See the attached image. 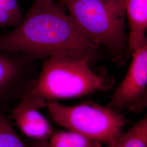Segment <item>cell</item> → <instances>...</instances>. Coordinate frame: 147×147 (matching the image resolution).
I'll list each match as a JSON object with an SVG mask.
<instances>
[{"label": "cell", "mask_w": 147, "mask_h": 147, "mask_svg": "<svg viewBox=\"0 0 147 147\" xmlns=\"http://www.w3.org/2000/svg\"><path fill=\"white\" fill-rule=\"evenodd\" d=\"M40 110L36 103L24 98L13 108L11 119L28 138L49 140L55 131Z\"/></svg>", "instance_id": "cell-7"}, {"label": "cell", "mask_w": 147, "mask_h": 147, "mask_svg": "<svg viewBox=\"0 0 147 147\" xmlns=\"http://www.w3.org/2000/svg\"><path fill=\"white\" fill-rule=\"evenodd\" d=\"M129 68L107 107L117 112H141L147 106V44L131 54Z\"/></svg>", "instance_id": "cell-6"}, {"label": "cell", "mask_w": 147, "mask_h": 147, "mask_svg": "<svg viewBox=\"0 0 147 147\" xmlns=\"http://www.w3.org/2000/svg\"><path fill=\"white\" fill-rule=\"evenodd\" d=\"M48 141L47 140H34L28 138L25 143L29 147H49Z\"/></svg>", "instance_id": "cell-13"}, {"label": "cell", "mask_w": 147, "mask_h": 147, "mask_svg": "<svg viewBox=\"0 0 147 147\" xmlns=\"http://www.w3.org/2000/svg\"><path fill=\"white\" fill-rule=\"evenodd\" d=\"M46 106L57 124L104 143L107 147L121 135L128 123L123 113L92 101L74 106L50 101Z\"/></svg>", "instance_id": "cell-4"}, {"label": "cell", "mask_w": 147, "mask_h": 147, "mask_svg": "<svg viewBox=\"0 0 147 147\" xmlns=\"http://www.w3.org/2000/svg\"><path fill=\"white\" fill-rule=\"evenodd\" d=\"M0 147H29L14 129L11 120L0 112Z\"/></svg>", "instance_id": "cell-12"}, {"label": "cell", "mask_w": 147, "mask_h": 147, "mask_svg": "<svg viewBox=\"0 0 147 147\" xmlns=\"http://www.w3.org/2000/svg\"><path fill=\"white\" fill-rule=\"evenodd\" d=\"M114 1H116L118 2H119L121 3H123V4H124L125 5V0H114Z\"/></svg>", "instance_id": "cell-15"}, {"label": "cell", "mask_w": 147, "mask_h": 147, "mask_svg": "<svg viewBox=\"0 0 147 147\" xmlns=\"http://www.w3.org/2000/svg\"><path fill=\"white\" fill-rule=\"evenodd\" d=\"M57 0H33V2H36L40 4H44V5H47V4H51L53 2H56Z\"/></svg>", "instance_id": "cell-14"}, {"label": "cell", "mask_w": 147, "mask_h": 147, "mask_svg": "<svg viewBox=\"0 0 147 147\" xmlns=\"http://www.w3.org/2000/svg\"><path fill=\"white\" fill-rule=\"evenodd\" d=\"M42 68L24 97L40 109L50 101L84 96L112 88L115 79L98 73L87 59L56 55L42 60Z\"/></svg>", "instance_id": "cell-2"}, {"label": "cell", "mask_w": 147, "mask_h": 147, "mask_svg": "<svg viewBox=\"0 0 147 147\" xmlns=\"http://www.w3.org/2000/svg\"><path fill=\"white\" fill-rule=\"evenodd\" d=\"M0 49L44 60L61 55L88 59L100 57V47L80 30L63 3L33 2L20 24L0 35Z\"/></svg>", "instance_id": "cell-1"}, {"label": "cell", "mask_w": 147, "mask_h": 147, "mask_svg": "<svg viewBox=\"0 0 147 147\" xmlns=\"http://www.w3.org/2000/svg\"><path fill=\"white\" fill-rule=\"evenodd\" d=\"M84 35L125 66L131 54L125 28V5L114 0H59Z\"/></svg>", "instance_id": "cell-3"}, {"label": "cell", "mask_w": 147, "mask_h": 147, "mask_svg": "<svg viewBox=\"0 0 147 147\" xmlns=\"http://www.w3.org/2000/svg\"><path fill=\"white\" fill-rule=\"evenodd\" d=\"M110 147H147V117L122 133Z\"/></svg>", "instance_id": "cell-9"}, {"label": "cell", "mask_w": 147, "mask_h": 147, "mask_svg": "<svg viewBox=\"0 0 147 147\" xmlns=\"http://www.w3.org/2000/svg\"><path fill=\"white\" fill-rule=\"evenodd\" d=\"M125 11L128 20V46L130 54L147 44V0H125Z\"/></svg>", "instance_id": "cell-8"}, {"label": "cell", "mask_w": 147, "mask_h": 147, "mask_svg": "<svg viewBox=\"0 0 147 147\" xmlns=\"http://www.w3.org/2000/svg\"><path fill=\"white\" fill-rule=\"evenodd\" d=\"M18 0H0V28L18 26L22 18Z\"/></svg>", "instance_id": "cell-11"}, {"label": "cell", "mask_w": 147, "mask_h": 147, "mask_svg": "<svg viewBox=\"0 0 147 147\" xmlns=\"http://www.w3.org/2000/svg\"><path fill=\"white\" fill-rule=\"evenodd\" d=\"M37 59L22 53L0 49V112L23 99L39 74Z\"/></svg>", "instance_id": "cell-5"}, {"label": "cell", "mask_w": 147, "mask_h": 147, "mask_svg": "<svg viewBox=\"0 0 147 147\" xmlns=\"http://www.w3.org/2000/svg\"><path fill=\"white\" fill-rule=\"evenodd\" d=\"M49 139V147H102L100 142L71 130L54 132Z\"/></svg>", "instance_id": "cell-10"}]
</instances>
